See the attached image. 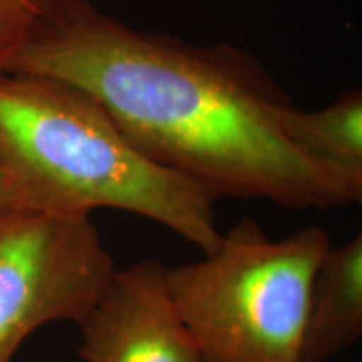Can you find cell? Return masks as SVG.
Wrapping results in <instances>:
<instances>
[{
    "mask_svg": "<svg viewBox=\"0 0 362 362\" xmlns=\"http://www.w3.org/2000/svg\"><path fill=\"white\" fill-rule=\"evenodd\" d=\"M11 72L88 90L144 156L216 198L288 210L359 203L362 183L288 141L292 104L250 54L138 30L90 0H56Z\"/></svg>",
    "mask_w": 362,
    "mask_h": 362,
    "instance_id": "obj_1",
    "label": "cell"
},
{
    "mask_svg": "<svg viewBox=\"0 0 362 362\" xmlns=\"http://www.w3.org/2000/svg\"><path fill=\"white\" fill-rule=\"evenodd\" d=\"M0 161L25 208L69 216L128 211L203 255L223 237L214 193L144 156L96 98L66 81L0 74Z\"/></svg>",
    "mask_w": 362,
    "mask_h": 362,
    "instance_id": "obj_2",
    "label": "cell"
},
{
    "mask_svg": "<svg viewBox=\"0 0 362 362\" xmlns=\"http://www.w3.org/2000/svg\"><path fill=\"white\" fill-rule=\"evenodd\" d=\"M330 235L309 225L274 240L252 218L202 260L166 267L171 300L205 362H302L315 272Z\"/></svg>",
    "mask_w": 362,
    "mask_h": 362,
    "instance_id": "obj_3",
    "label": "cell"
},
{
    "mask_svg": "<svg viewBox=\"0 0 362 362\" xmlns=\"http://www.w3.org/2000/svg\"><path fill=\"white\" fill-rule=\"evenodd\" d=\"M116 270L90 216L0 214V362L44 325H81Z\"/></svg>",
    "mask_w": 362,
    "mask_h": 362,
    "instance_id": "obj_4",
    "label": "cell"
},
{
    "mask_svg": "<svg viewBox=\"0 0 362 362\" xmlns=\"http://www.w3.org/2000/svg\"><path fill=\"white\" fill-rule=\"evenodd\" d=\"M79 327L84 362H205L158 259L117 269Z\"/></svg>",
    "mask_w": 362,
    "mask_h": 362,
    "instance_id": "obj_5",
    "label": "cell"
},
{
    "mask_svg": "<svg viewBox=\"0 0 362 362\" xmlns=\"http://www.w3.org/2000/svg\"><path fill=\"white\" fill-rule=\"evenodd\" d=\"M362 336V235L330 247L315 272L302 362H329Z\"/></svg>",
    "mask_w": 362,
    "mask_h": 362,
    "instance_id": "obj_6",
    "label": "cell"
},
{
    "mask_svg": "<svg viewBox=\"0 0 362 362\" xmlns=\"http://www.w3.org/2000/svg\"><path fill=\"white\" fill-rule=\"evenodd\" d=\"M288 141L315 160L362 183V93L346 90L324 110L302 111L288 104L279 111Z\"/></svg>",
    "mask_w": 362,
    "mask_h": 362,
    "instance_id": "obj_7",
    "label": "cell"
},
{
    "mask_svg": "<svg viewBox=\"0 0 362 362\" xmlns=\"http://www.w3.org/2000/svg\"><path fill=\"white\" fill-rule=\"evenodd\" d=\"M54 2L56 0H0V74L11 72Z\"/></svg>",
    "mask_w": 362,
    "mask_h": 362,
    "instance_id": "obj_8",
    "label": "cell"
},
{
    "mask_svg": "<svg viewBox=\"0 0 362 362\" xmlns=\"http://www.w3.org/2000/svg\"><path fill=\"white\" fill-rule=\"evenodd\" d=\"M24 206L22 205V198L16 183H13L11 175L7 173L6 166L0 161V214L12 210V208Z\"/></svg>",
    "mask_w": 362,
    "mask_h": 362,
    "instance_id": "obj_9",
    "label": "cell"
}]
</instances>
